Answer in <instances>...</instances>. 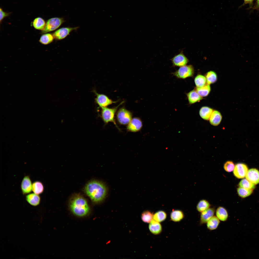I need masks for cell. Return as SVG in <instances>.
I'll return each mask as SVG.
<instances>
[{
    "label": "cell",
    "instance_id": "obj_27",
    "mask_svg": "<svg viewBox=\"0 0 259 259\" xmlns=\"http://www.w3.org/2000/svg\"><path fill=\"white\" fill-rule=\"evenodd\" d=\"M167 218V214L164 211L160 210L153 214V219L160 223L165 221Z\"/></svg>",
    "mask_w": 259,
    "mask_h": 259
},
{
    "label": "cell",
    "instance_id": "obj_7",
    "mask_svg": "<svg viewBox=\"0 0 259 259\" xmlns=\"http://www.w3.org/2000/svg\"><path fill=\"white\" fill-rule=\"evenodd\" d=\"M93 92L96 96L95 101L99 107L101 108L106 107L116 102L113 101L105 94L97 93L95 90H94Z\"/></svg>",
    "mask_w": 259,
    "mask_h": 259
},
{
    "label": "cell",
    "instance_id": "obj_23",
    "mask_svg": "<svg viewBox=\"0 0 259 259\" xmlns=\"http://www.w3.org/2000/svg\"><path fill=\"white\" fill-rule=\"evenodd\" d=\"M46 24L45 21L43 18L38 17L34 20L32 25L35 29L42 31L44 29Z\"/></svg>",
    "mask_w": 259,
    "mask_h": 259
},
{
    "label": "cell",
    "instance_id": "obj_33",
    "mask_svg": "<svg viewBox=\"0 0 259 259\" xmlns=\"http://www.w3.org/2000/svg\"><path fill=\"white\" fill-rule=\"evenodd\" d=\"M237 191L238 195L240 197L244 198L250 195L253 192V190L240 187L237 188Z\"/></svg>",
    "mask_w": 259,
    "mask_h": 259
},
{
    "label": "cell",
    "instance_id": "obj_11",
    "mask_svg": "<svg viewBox=\"0 0 259 259\" xmlns=\"http://www.w3.org/2000/svg\"><path fill=\"white\" fill-rule=\"evenodd\" d=\"M171 60L174 66L181 67L186 65L188 61V59L184 55L182 51L175 56Z\"/></svg>",
    "mask_w": 259,
    "mask_h": 259
},
{
    "label": "cell",
    "instance_id": "obj_6",
    "mask_svg": "<svg viewBox=\"0 0 259 259\" xmlns=\"http://www.w3.org/2000/svg\"><path fill=\"white\" fill-rule=\"evenodd\" d=\"M65 21L63 18L55 17L51 18L47 21L42 33H45L54 31L58 28Z\"/></svg>",
    "mask_w": 259,
    "mask_h": 259
},
{
    "label": "cell",
    "instance_id": "obj_1",
    "mask_svg": "<svg viewBox=\"0 0 259 259\" xmlns=\"http://www.w3.org/2000/svg\"><path fill=\"white\" fill-rule=\"evenodd\" d=\"M85 192L93 202L96 203L102 201L107 192V188L103 183L96 180L88 182L85 188Z\"/></svg>",
    "mask_w": 259,
    "mask_h": 259
},
{
    "label": "cell",
    "instance_id": "obj_9",
    "mask_svg": "<svg viewBox=\"0 0 259 259\" xmlns=\"http://www.w3.org/2000/svg\"><path fill=\"white\" fill-rule=\"evenodd\" d=\"M143 126L141 119L138 117H135L132 119L127 125L126 129L128 132H135L140 131Z\"/></svg>",
    "mask_w": 259,
    "mask_h": 259
},
{
    "label": "cell",
    "instance_id": "obj_17",
    "mask_svg": "<svg viewBox=\"0 0 259 259\" xmlns=\"http://www.w3.org/2000/svg\"><path fill=\"white\" fill-rule=\"evenodd\" d=\"M148 228L150 232L154 235L159 234L162 230V227L160 223L153 219L149 223Z\"/></svg>",
    "mask_w": 259,
    "mask_h": 259
},
{
    "label": "cell",
    "instance_id": "obj_2",
    "mask_svg": "<svg viewBox=\"0 0 259 259\" xmlns=\"http://www.w3.org/2000/svg\"><path fill=\"white\" fill-rule=\"evenodd\" d=\"M69 206L72 213L78 217L85 216L89 211V207L87 201L84 197L79 195H75L71 199Z\"/></svg>",
    "mask_w": 259,
    "mask_h": 259
},
{
    "label": "cell",
    "instance_id": "obj_29",
    "mask_svg": "<svg viewBox=\"0 0 259 259\" xmlns=\"http://www.w3.org/2000/svg\"><path fill=\"white\" fill-rule=\"evenodd\" d=\"M205 77L208 84H210L216 82L217 80V76L216 73L214 71H211L206 74Z\"/></svg>",
    "mask_w": 259,
    "mask_h": 259
},
{
    "label": "cell",
    "instance_id": "obj_25",
    "mask_svg": "<svg viewBox=\"0 0 259 259\" xmlns=\"http://www.w3.org/2000/svg\"><path fill=\"white\" fill-rule=\"evenodd\" d=\"M195 89L198 94L202 97L208 96L211 90L210 85L208 84L201 87H196Z\"/></svg>",
    "mask_w": 259,
    "mask_h": 259
},
{
    "label": "cell",
    "instance_id": "obj_19",
    "mask_svg": "<svg viewBox=\"0 0 259 259\" xmlns=\"http://www.w3.org/2000/svg\"><path fill=\"white\" fill-rule=\"evenodd\" d=\"M216 215L220 220L223 222L226 221L228 217L227 210L222 206H219L217 208L216 212Z\"/></svg>",
    "mask_w": 259,
    "mask_h": 259
},
{
    "label": "cell",
    "instance_id": "obj_37",
    "mask_svg": "<svg viewBox=\"0 0 259 259\" xmlns=\"http://www.w3.org/2000/svg\"><path fill=\"white\" fill-rule=\"evenodd\" d=\"M252 8L253 10H259V0H256L255 4Z\"/></svg>",
    "mask_w": 259,
    "mask_h": 259
},
{
    "label": "cell",
    "instance_id": "obj_26",
    "mask_svg": "<svg viewBox=\"0 0 259 259\" xmlns=\"http://www.w3.org/2000/svg\"><path fill=\"white\" fill-rule=\"evenodd\" d=\"M194 82L197 88L202 87L207 84L205 76L200 74L197 75L195 77Z\"/></svg>",
    "mask_w": 259,
    "mask_h": 259
},
{
    "label": "cell",
    "instance_id": "obj_28",
    "mask_svg": "<svg viewBox=\"0 0 259 259\" xmlns=\"http://www.w3.org/2000/svg\"><path fill=\"white\" fill-rule=\"evenodd\" d=\"M54 38L53 35L47 33L42 35L39 41L42 44L47 45L52 42L53 41Z\"/></svg>",
    "mask_w": 259,
    "mask_h": 259
},
{
    "label": "cell",
    "instance_id": "obj_24",
    "mask_svg": "<svg viewBox=\"0 0 259 259\" xmlns=\"http://www.w3.org/2000/svg\"><path fill=\"white\" fill-rule=\"evenodd\" d=\"M44 190V187L42 183L39 181H36L32 184V191L34 193L38 195L42 193Z\"/></svg>",
    "mask_w": 259,
    "mask_h": 259
},
{
    "label": "cell",
    "instance_id": "obj_20",
    "mask_svg": "<svg viewBox=\"0 0 259 259\" xmlns=\"http://www.w3.org/2000/svg\"><path fill=\"white\" fill-rule=\"evenodd\" d=\"M213 110L212 108L207 106L202 107L199 111V114L203 119L206 120H209L211 116Z\"/></svg>",
    "mask_w": 259,
    "mask_h": 259
},
{
    "label": "cell",
    "instance_id": "obj_32",
    "mask_svg": "<svg viewBox=\"0 0 259 259\" xmlns=\"http://www.w3.org/2000/svg\"><path fill=\"white\" fill-rule=\"evenodd\" d=\"M239 185L240 187L248 189L253 190L255 188V184L245 179L242 180Z\"/></svg>",
    "mask_w": 259,
    "mask_h": 259
},
{
    "label": "cell",
    "instance_id": "obj_16",
    "mask_svg": "<svg viewBox=\"0 0 259 259\" xmlns=\"http://www.w3.org/2000/svg\"><path fill=\"white\" fill-rule=\"evenodd\" d=\"M25 199L30 205L35 206H38L41 201L40 196L34 193L27 194L25 196Z\"/></svg>",
    "mask_w": 259,
    "mask_h": 259
},
{
    "label": "cell",
    "instance_id": "obj_8",
    "mask_svg": "<svg viewBox=\"0 0 259 259\" xmlns=\"http://www.w3.org/2000/svg\"><path fill=\"white\" fill-rule=\"evenodd\" d=\"M78 28V27H62L55 31L53 35L56 40H62L66 38L72 31L76 30Z\"/></svg>",
    "mask_w": 259,
    "mask_h": 259
},
{
    "label": "cell",
    "instance_id": "obj_18",
    "mask_svg": "<svg viewBox=\"0 0 259 259\" xmlns=\"http://www.w3.org/2000/svg\"><path fill=\"white\" fill-rule=\"evenodd\" d=\"M222 118L220 113L217 110H213L209 118L211 124L214 126H216L220 123Z\"/></svg>",
    "mask_w": 259,
    "mask_h": 259
},
{
    "label": "cell",
    "instance_id": "obj_14",
    "mask_svg": "<svg viewBox=\"0 0 259 259\" xmlns=\"http://www.w3.org/2000/svg\"><path fill=\"white\" fill-rule=\"evenodd\" d=\"M215 209L214 208H211L201 212L200 219V224L206 223L209 220L214 216Z\"/></svg>",
    "mask_w": 259,
    "mask_h": 259
},
{
    "label": "cell",
    "instance_id": "obj_34",
    "mask_svg": "<svg viewBox=\"0 0 259 259\" xmlns=\"http://www.w3.org/2000/svg\"><path fill=\"white\" fill-rule=\"evenodd\" d=\"M235 166L234 164L232 162L228 161L224 164V167L226 171L230 172L233 171Z\"/></svg>",
    "mask_w": 259,
    "mask_h": 259
},
{
    "label": "cell",
    "instance_id": "obj_12",
    "mask_svg": "<svg viewBox=\"0 0 259 259\" xmlns=\"http://www.w3.org/2000/svg\"><path fill=\"white\" fill-rule=\"evenodd\" d=\"M32 184L31 179L29 176H26L24 177L21 184V188L23 194H28L32 191Z\"/></svg>",
    "mask_w": 259,
    "mask_h": 259
},
{
    "label": "cell",
    "instance_id": "obj_35",
    "mask_svg": "<svg viewBox=\"0 0 259 259\" xmlns=\"http://www.w3.org/2000/svg\"><path fill=\"white\" fill-rule=\"evenodd\" d=\"M244 2L241 6H240V8L245 5L248 4L249 6V8H252L253 6V3L254 0H243Z\"/></svg>",
    "mask_w": 259,
    "mask_h": 259
},
{
    "label": "cell",
    "instance_id": "obj_5",
    "mask_svg": "<svg viewBox=\"0 0 259 259\" xmlns=\"http://www.w3.org/2000/svg\"><path fill=\"white\" fill-rule=\"evenodd\" d=\"M194 73L193 66L190 65L180 67L177 70L172 73V74L178 78L184 79L192 77Z\"/></svg>",
    "mask_w": 259,
    "mask_h": 259
},
{
    "label": "cell",
    "instance_id": "obj_22",
    "mask_svg": "<svg viewBox=\"0 0 259 259\" xmlns=\"http://www.w3.org/2000/svg\"><path fill=\"white\" fill-rule=\"evenodd\" d=\"M220 221L216 216H214L206 223L207 228L211 230H215L219 224Z\"/></svg>",
    "mask_w": 259,
    "mask_h": 259
},
{
    "label": "cell",
    "instance_id": "obj_30",
    "mask_svg": "<svg viewBox=\"0 0 259 259\" xmlns=\"http://www.w3.org/2000/svg\"><path fill=\"white\" fill-rule=\"evenodd\" d=\"M153 213L149 211H144L141 215L142 221L144 223H149L153 220Z\"/></svg>",
    "mask_w": 259,
    "mask_h": 259
},
{
    "label": "cell",
    "instance_id": "obj_3",
    "mask_svg": "<svg viewBox=\"0 0 259 259\" xmlns=\"http://www.w3.org/2000/svg\"><path fill=\"white\" fill-rule=\"evenodd\" d=\"M124 102L123 101L117 106L112 108L104 107L101 108V117L105 124L109 122L113 123L119 131L120 129L117 125L115 121L114 117L115 114L118 107Z\"/></svg>",
    "mask_w": 259,
    "mask_h": 259
},
{
    "label": "cell",
    "instance_id": "obj_15",
    "mask_svg": "<svg viewBox=\"0 0 259 259\" xmlns=\"http://www.w3.org/2000/svg\"><path fill=\"white\" fill-rule=\"evenodd\" d=\"M189 103L190 104H194L200 101L203 99L194 89L186 94Z\"/></svg>",
    "mask_w": 259,
    "mask_h": 259
},
{
    "label": "cell",
    "instance_id": "obj_4",
    "mask_svg": "<svg viewBox=\"0 0 259 259\" xmlns=\"http://www.w3.org/2000/svg\"><path fill=\"white\" fill-rule=\"evenodd\" d=\"M116 118L118 123L122 125H128L132 119V113L125 107L120 108L116 114Z\"/></svg>",
    "mask_w": 259,
    "mask_h": 259
},
{
    "label": "cell",
    "instance_id": "obj_13",
    "mask_svg": "<svg viewBox=\"0 0 259 259\" xmlns=\"http://www.w3.org/2000/svg\"><path fill=\"white\" fill-rule=\"evenodd\" d=\"M245 177L246 179L255 185L259 183V171L256 169L248 170Z\"/></svg>",
    "mask_w": 259,
    "mask_h": 259
},
{
    "label": "cell",
    "instance_id": "obj_31",
    "mask_svg": "<svg viewBox=\"0 0 259 259\" xmlns=\"http://www.w3.org/2000/svg\"><path fill=\"white\" fill-rule=\"evenodd\" d=\"M210 205L208 201L206 200H200L198 203L196 209L198 211L201 212L209 208Z\"/></svg>",
    "mask_w": 259,
    "mask_h": 259
},
{
    "label": "cell",
    "instance_id": "obj_36",
    "mask_svg": "<svg viewBox=\"0 0 259 259\" xmlns=\"http://www.w3.org/2000/svg\"><path fill=\"white\" fill-rule=\"evenodd\" d=\"M9 14V13L6 12H4L2 9L0 8V21L1 22L3 19L5 17L8 16Z\"/></svg>",
    "mask_w": 259,
    "mask_h": 259
},
{
    "label": "cell",
    "instance_id": "obj_21",
    "mask_svg": "<svg viewBox=\"0 0 259 259\" xmlns=\"http://www.w3.org/2000/svg\"><path fill=\"white\" fill-rule=\"evenodd\" d=\"M184 217L183 212L180 210H173L171 212L170 217L171 220L175 222L181 220Z\"/></svg>",
    "mask_w": 259,
    "mask_h": 259
},
{
    "label": "cell",
    "instance_id": "obj_10",
    "mask_svg": "<svg viewBox=\"0 0 259 259\" xmlns=\"http://www.w3.org/2000/svg\"><path fill=\"white\" fill-rule=\"evenodd\" d=\"M248 171L247 166L243 163H239L235 166L233 173L234 176L239 179L242 178L246 176Z\"/></svg>",
    "mask_w": 259,
    "mask_h": 259
}]
</instances>
